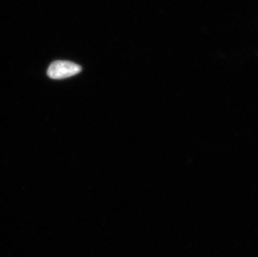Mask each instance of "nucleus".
<instances>
[{
	"label": "nucleus",
	"mask_w": 258,
	"mask_h": 257,
	"mask_svg": "<svg viewBox=\"0 0 258 257\" xmlns=\"http://www.w3.org/2000/svg\"><path fill=\"white\" fill-rule=\"evenodd\" d=\"M81 66L70 61H54L49 66L47 75L53 80H62L81 73Z\"/></svg>",
	"instance_id": "1"
}]
</instances>
